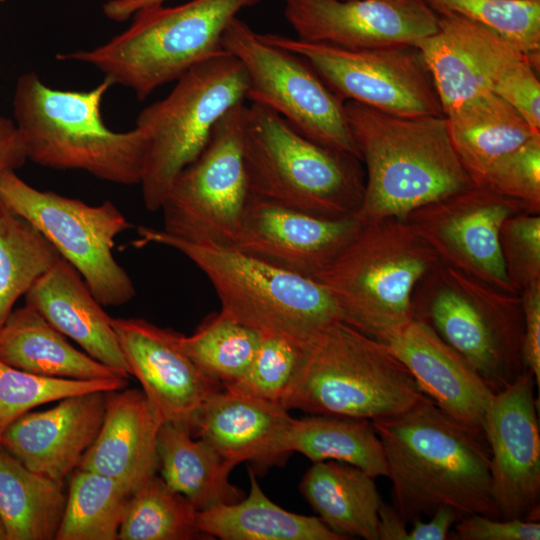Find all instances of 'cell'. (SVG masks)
<instances>
[{"mask_svg": "<svg viewBox=\"0 0 540 540\" xmlns=\"http://www.w3.org/2000/svg\"><path fill=\"white\" fill-rule=\"evenodd\" d=\"M372 423L391 481V505L405 523L430 517L441 507L453 508L460 519L472 514L501 518L482 431L456 421L427 396Z\"/></svg>", "mask_w": 540, "mask_h": 540, "instance_id": "1", "label": "cell"}, {"mask_svg": "<svg viewBox=\"0 0 540 540\" xmlns=\"http://www.w3.org/2000/svg\"><path fill=\"white\" fill-rule=\"evenodd\" d=\"M344 109L364 163V196L353 216L362 225L404 218L474 184L454 150L444 115L398 116L355 101H345Z\"/></svg>", "mask_w": 540, "mask_h": 540, "instance_id": "2", "label": "cell"}, {"mask_svg": "<svg viewBox=\"0 0 540 540\" xmlns=\"http://www.w3.org/2000/svg\"><path fill=\"white\" fill-rule=\"evenodd\" d=\"M112 85L104 78L87 91L60 90L44 84L35 72L20 75L13 115L27 159L46 168L82 170L115 184H139L145 136L136 127L116 132L104 123L102 101Z\"/></svg>", "mask_w": 540, "mask_h": 540, "instance_id": "3", "label": "cell"}, {"mask_svg": "<svg viewBox=\"0 0 540 540\" xmlns=\"http://www.w3.org/2000/svg\"><path fill=\"white\" fill-rule=\"evenodd\" d=\"M137 234L135 247L162 245L192 261L211 282L221 310L260 334L284 337L304 347L343 321L326 289L312 278L230 246L190 242L147 226L138 227Z\"/></svg>", "mask_w": 540, "mask_h": 540, "instance_id": "4", "label": "cell"}, {"mask_svg": "<svg viewBox=\"0 0 540 540\" xmlns=\"http://www.w3.org/2000/svg\"><path fill=\"white\" fill-rule=\"evenodd\" d=\"M439 263L406 219L385 218L362 225L312 279L326 289L345 323L387 343L414 319L415 287Z\"/></svg>", "mask_w": 540, "mask_h": 540, "instance_id": "5", "label": "cell"}, {"mask_svg": "<svg viewBox=\"0 0 540 540\" xmlns=\"http://www.w3.org/2000/svg\"><path fill=\"white\" fill-rule=\"evenodd\" d=\"M243 156L257 198L330 219L354 216L361 205V159L305 137L264 105L246 106Z\"/></svg>", "mask_w": 540, "mask_h": 540, "instance_id": "6", "label": "cell"}, {"mask_svg": "<svg viewBox=\"0 0 540 540\" xmlns=\"http://www.w3.org/2000/svg\"><path fill=\"white\" fill-rule=\"evenodd\" d=\"M262 0H191L137 11L131 24L90 50L58 53L59 61L93 66L143 101L194 66L222 53L223 33L241 10Z\"/></svg>", "mask_w": 540, "mask_h": 540, "instance_id": "7", "label": "cell"}, {"mask_svg": "<svg viewBox=\"0 0 540 540\" xmlns=\"http://www.w3.org/2000/svg\"><path fill=\"white\" fill-rule=\"evenodd\" d=\"M425 396L386 343L340 321L303 347L281 405L373 421L402 413Z\"/></svg>", "mask_w": 540, "mask_h": 540, "instance_id": "8", "label": "cell"}, {"mask_svg": "<svg viewBox=\"0 0 540 540\" xmlns=\"http://www.w3.org/2000/svg\"><path fill=\"white\" fill-rule=\"evenodd\" d=\"M412 307L414 319L462 355L495 394L527 370L521 294L440 262L416 285Z\"/></svg>", "mask_w": 540, "mask_h": 540, "instance_id": "9", "label": "cell"}, {"mask_svg": "<svg viewBox=\"0 0 540 540\" xmlns=\"http://www.w3.org/2000/svg\"><path fill=\"white\" fill-rule=\"evenodd\" d=\"M171 92L144 108L136 128L145 136L141 185L144 206L158 211L177 175L206 147L217 122L247 99L242 63L223 51L194 66Z\"/></svg>", "mask_w": 540, "mask_h": 540, "instance_id": "10", "label": "cell"}, {"mask_svg": "<svg viewBox=\"0 0 540 540\" xmlns=\"http://www.w3.org/2000/svg\"><path fill=\"white\" fill-rule=\"evenodd\" d=\"M0 197L51 242L103 307L121 306L135 297L134 283L112 251L116 237L133 225L112 201L89 205L42 191L15 171L0 175Z\"/></svg>", "mask_w": 540, "mask_h": 540, "instance_id": "11", "label": "cell"}, {"mask_svg": "<svg viewBox=\"0 0 540 540\" xmlns=\"http://www.w3.org/2000/svg\"><path fill=\"white\" fill-rule=\"evenodd\" d=\"M246 105L215 125L200 155L171 184L162 230L182 240L233 246L250 196L243 156Z\"/></svg>", "mask_w": 540, "mask_h": 540, "instance_id": "12", "label": "cell"}, {"mask_svg": "<svg viewBox=\"0 0 540 540\" xmlns=\"http://www.w3.org/2000/svg\"><path fill=\"white\" fill-rule=\"evenodd\" d=\"M221 45L245 68L247 99L272 109L305 137L360 158L344 102L305 59L265 41L238 17L225 29Z\"/></svg>", "mask_w": 540, "mask_h": 540, "instance_id": "13", "label": "cell"}, {"mask_svg": "<svg viewBox=\"0 0 540 540\" xmlns=\"http://www.w3.org/2000/svg\"><path fill=\"white\" fill-rule=\"evenodd\" d=\"M260 36L305 59L343 102L398 116L443 115L430 73L414 45L349 50L280 34Z\"/></svg>", "mask_w": 540, "mask_h": 540, "instance_id": "14", "label": "cell"}, {"mask_svg": "<svg viewBox=\"0 0 540 540\" xmlns=\"http://www.w3.org/2000/svg\"><path fill=\"white\" fill-rule=\"evenodd\" d=\"M530 212L515 199L472 184L409 212L406 219L441 263L500 290L515 293L504 266L500 229L511 216Z\"/></svg>", "mask_w": 540, "mask_h": 540, "instance_id": "15", "label": "cell"}, {"mask_svg": "<svg viewBox=\"0 0 540 540\" xmlns=\"http://www.w3.org/2000/svg\"><path fill=\"white\" fill-rule=\"evenodd\" d=\"M533 372L525 370L493 397L483 432L491 490L503 519L539 520L540 430Z\"/></svg>", "mask_w": 540, "mask_h": 540, "instance_id": "16", "label": "cell"}, {"mask_svg": "<svg viewBox=\"0 0 540 540\" xmlns=\"http://www.w3.org/2000/svg\"><path fill=\"white\" fill-rule=\"evenodd\" d=\"M284 16L297 39L349 50L414 45L438 29L425 0H284Z\"/></svg>", "mask_w": 540, "mask_h": 540, "instance_id": "17", "label": "cell"}, {"mask_svg": "<svg viewBox=\"0 0 540 540\" xmlns=\"http://www.w3.org/2000/svg\"><path fill=\"white\" fill-rule=\"evenodd\" d=\"M128 373L163 422L192 431L203 404L223 386L206 376L182 346L183 334L142 318H112Z\"/></svg>", "mask_w": 540, "mask_h": 540, "instance_id": "18", "label": "cell"}, {"mask_svg": "<svg viewBox=\"0 0 540 540\" xmlns=\"http://www.w3.org/2000/svg\"><path fill=\"white\" fill-rule=\"evenodd\" d=\"M353 216L330 219L250 194L233 248L281 269L313 278L354 238Z\"/></svg>", "mask_w": 540, "mask_h": 540, "instance_id": "19", "label": "cell"}, {"mask_svg": "<svg viewBox=\"0 0 540 540\" xmlns=\"http://www.w3.org/2000/svg\"><path fill=\"white\" fill-rule=\"evenodd\" d=\"M414 46L430 73L443 115L493 92L502 75L526 58L490 28L450 13L439 14L437 31Z\"/></svg>", "mask_w": 540, "mask_h": 540, "instance_id": "20", "label": "cell"}, {"mask_svg": "<svg viewBox=\"0 0 540 540\" xmlns=\"http://www.w3.org/2000/svg\"><path fill=\"white\" fill-rule=\"evenodd\" d=\"M104 412L105 392L72 395L16 419L2 433L0 446L30 470L63 483L96 439Z\"/></svg>", "mask_w": 540, "mask_h": 540, "instance_id": "21", "label": "cell"}, {"mask_svg": "<svg viewBox=\"0 0 540 540\" xmlns=\"http://www.w3.org/2000/svg\"><path fill=\"white\" fill-rule=\"evenodd\" d=\"M386 344L422 392L442 411L483 432L485 415L495 393L462 355L418 319H413Z\"/></svg>", "mask_w": 540, "mask_h": 540, "instance_id": "22", "label": "cell"}, {"mask_svg": "<svg viewBox=\"0 0 540 540\" xmlns=\"http://www.w3.org/2000/svg\"><path fill=\"white\" fill-rule=\"evenodd\" d=\"M293 417L281 404L221 389L198 412L192 435L213 446L234 466L284 462Z\"/></svg>", "mask_w": 540, "mask_h": 540, "instance_id": "23", "label": "cell"}, {"mask_svg": "<svg viewBox=\"0 0 540 540\" xmlns=\"http://www.w3.org/2000/svg\"><path fill=\"white\" fill-rule=\"evenodd\" d=\"M163 423L142 390L105 392L100 431L78 468L113 478L133 492L159 470L157 438Z\"/></svg>", "mask_w": 540, "mask_h": 540, "instance_id": "24", "label": "cell"}, {"mask_svg": "<svg viewBox=\"0 0 540 540\" xmlns=\"http://www.w3.org/2000/svg\"><path fill=\"white\" fill-rule=\"evenodd\" d=\"M56 330L88 355L129 378L127 363L110 317L79 272L62 256L24 295Z\"/></svg>", "mask_w": 540, "mask_h": 540, "instance_id": "25", "label": "cell"}, {"mask_svg": "<svg viewBox=\"0 0 540 540\" xmlns=\"http://www.w3.org/2000/svg\"><path fill=\"white\" fill-rule=\"evenodd\" d=\"M0 361L46 377L76 380L125 378L73 347L66 336L26 303L13 309L0 327Z\"/></svg>", "mask_w": 540, "mask_h": 540, "instance_id": "26", "label": "cell"}, {"mask_svg": "<svg viewBox=\"0 0 540 540\" xmlns=\"http://www.w3.org/2000/svg\"><path fill=\"white\" fill-rule=\"evenodd\" d=\"M374 477L343 462H314L299 484L320 520L344 540H379L382 503Z\"/></svg>", "mask_w": 540, "mask_h": 540, "instance_id": "27", "label": "cell"}, {"mask_svg": "<svg viewBox=\"0 0 540 540\" xmlns=\"http://www.w3.org/2000/svg\"><path fill=\"white\" fill-rule=\"evenodd\" d=\"M444 116L454 150L476 185L483 184L499 158L540 133L493 92L473 98Z\"/></svg>", "mask_w": 540, "mask_h": 540, "instance_id": "28", "label": "cell"}, {"mask_svg": "<svg viewBox=\"0 0 540 540\" xmlns=\"http://www.w3.org/2000/svg\"><path fill=\"white\" fill-rule=\"evenodd\" d=\"M157 451L162 479L198 512L244 498L243 491L229 480L234 465L189 429L164 422Z\"/></svg>", "mask_w": 540, "mask_h": 540, "instance_id": "29", "label": "cell"}, {"mask_svg": "<svg viewBox=\"0 0 540 540\" xmlns=\"http://www.w3.org/2000/svg\"><path fill=\"white\" fill-rule=\"evenodd\" d=\"M249 478L247 497L198 512L203 535L223 540H344L319 517L296 514L271 501L251 469Z\"/></svg>", "mask_w": 540, "mask_h": 540, "instance_id": "30", "label": "cell"}, {"mask_svg": "<svg viewBox=\"0 0 540 540\" xmlns=\"http://www.w3.org/2000/svg\"><path fill=\"white\" fill-rule=\"evenodd\" d=\"M66 497L63 483L0 449V520L7 540H54Z\"/></svg>", "mask_w": 540, "mask_h": 540, "instance_id": "31", "label": "cell"}, {"mask_svg": "<svg viewBox=\"0 0 540 540\" xmlns=\"http://www.w3.org/2000/svg\"><path fill=\"white\" fill-rule=\"evenodd\" d=\"M285 450L298 452L313 463L334 460L353 465L370 476L387 477L383 447L368 419L312 414L292 419Z\"/></svg>", "mask_w": 540, "mask_h": 540, "instance_id": "32", "label": "cell"}, {"mask_svg": "<svg viewBox=\"0 0 540 540\" xmlns=\"http://www.w3.org/2000/svg\"><path fill=\"white\" fill-rule=\"evenodd\" d=\"M131 494L113 478L77 468L72 473L55 539L118 540Z\"/></svg>", "mask_w": 540, "mask_h": 540, "instance_id": "33", "label": "cell"}, {"mask_svg": "<svg viewBox=\"0 0 540 540\" xmlns=\"http://www.w3.org/2000/svg\"><path fill=\"white\" fill-rule=\"evenodd\" d=\"M60 256L30 221L0 197V327L16 301Z\"/></svg>", "mask_w": 540, "mask_h": 540, "instance_id": "34", "label": "cell"}, {"mask_svg": "<svg viewBox=\"0 0 540 540\" xmlns=\"http://www.w3.org/2000/svg\"><path fill=\"white\" fill-rule=\"evenodd\" d=\"M198 511L163 479L153 476L136 488L127 503L118 540H189L203 536Z\"/></svg>", "mask_w": 540, "mask_h": 540, "instance_id": "35", "label": "cell"}, {"mask_svg": "<svg viewBox=\"0 0 540 540\" xmlns=\"http://www.w3.org/2000/svg\"><path fill=\"white\" fill-rule=\"evenodd\" d=\"M261 334L220 310L207 316L190 336L185 352L209 378L223 387L243 376L257 352Z\"/></svg>", "mask_w": 540, "mask_h": 540, "instance_id": "36", "label": "cell"}, {"mask_svg": "<svg viewBox=\"0 0 540 540\" xmlns=\"http://www.w3.org/2000/svg\"><path fill=\"white\" fill-rule=\"evenodd\" d=\"M437 14H457L495 31L538 72L540 0H425Z\"/></svg>", "mask_w": 540, "mask_h": 540, "instance_id": "37", "label": "cell"}, {"mask_svg": "<svg viewBox=\"0 0 540 540\" xmlns=\"http://www.w3.org/2000/svg\"><path fill=\"white\" fill-rule=\"evenodd\" d=\"M126 386V378L76 380L46 377L0 361V437L12 422L35 407L72 395L107 392Z\"/></svg>", "mask_w": 540, "mask_h": 540, "instance_id": "38", "label": "cell"}, {"mask_svg": "<svg viewBox=\"0 0 540 540\" xmlns=\"http://www.w3.org/2000/svg\"><path fill=\"white\" fill-rule=\"evenodd\" d=\"M303 347L280 336L261 334L257 352L241 378L223 388L281 404L298 371Z\"/></svg>", "mask_w": 540, "mask_h": 540, "instance_id": "39", "label": "cell"}, {"mask_svg": "<svg viewBox=\"0 0 540 540\" xmlns=\"http://www.w3.org/2000/svg\"><path fill=\"white\" fill-rule=\"evenodd\" d=\"M482 185L540 214V133L493 163Z\"/></svg>", "mask_w": 540, "mask_h": 540, "instance_id": "40", "label": "cell"}, {"mask_svg": "<svg viewBox=\"0 0 540 540\" xmlns=\"http://www.w3.org/2000/svg\"><path fill=\"white\" fill-rule=\"evenodd\" d=\"M500 248L509 283L521 294L540 281V214L522 212L500 229Z\"/></svg>", "mask_w": 540, "mask_h": 540, "instance_id": "41", "label": "cell"}, {"mask_svg": "<svg viewBox=\"0 0 540 540\" xmlns=\"http://www.w3.org/2000/svg\"><path fill=\"white\" fill-rule=\"evenodd\" d=\"M493 93L514 107L534 131L540 132V82L526 58L503 74Z\"/></svg>", "mask_w": 540, "mask_h": 540, "instance_id": "42", "label": "cell"}, {"mask_svg": "<svg viewBox=\"0 0 540 540\" xmlns=\"http://www.w3.org/2000/svg\"><path fill=\"white\" fill-rule=\"evenodd\" d=\"M452 536L450 539L456 540H539L540 524L472 514L455 523Z\"/></svg>", "mask_w": 540, "mask_h": 540, "instance_id": "43", "label": "cell"}, {"mask_svg": "<svg viewBox=\"0 0 540 540\" xmlns=\"http://www.w3.org/2000/svg\"><path fill=\"white\" fill-rule=\"evenodd\" d=\"M524 319L523 359L540 385V281L521 293Z\"/></svg>", "mask_w": 540, "mask_h": 540, "instance_id": "44", "label": "cell"}, {"mask_svg": "<svg viewBox=\"0 0 540 540\" xmlns=\"http://www.w3.org/2000/svg\"><path fill=\"white\" fill-rule=\"evenodd\" d=\"M27 160L25 146L14 120L0 115V175L16 171Z\"/></svg>", "mask_w": 540, "mask_h": 540, "instance_id": "45", "label": "cell"}, {"mask_svg": "<svg viewBox=\"0 0 540 540\" xmlns=\"http://www.w3.org/2000/svg\"><path fill=\"white\" fill-rule=\"evenodd\" d=\"M460 519L458 513L451 507H441L436 510L430 520H414L409 531L408 540H445L449 539L450 528Z\"/></svg>", "mask_w": 540, "mask_h": 540, "instance_id": "46", "label": "cell"}, {"mask_svg": "<svg viewBox=\"0 0 540 540\" xmlns=\"http://www.w3.org/2000/svg\"><path fill=\"white\" fill-rule=\"evenodd\" d=\"M379 540H408L409 531L394 507L382 501L379 511Z\"/></svg>", "mask_w": 540, "mask_h": 540, "instance_id": "47", "label": "cell"}, {"mask_svg": "<svg viewBox=\"0 0 540 540\" xmlns=\"http://www.w3.org/2000/svg\"><path fill=\"white\" fill-rule=\"evenodd\" d=\"M173 0H108L102 5L103 14L112 21L123 22L137 11Z\"/></svg>", "mask_w": 540, "mask_h": 540, "instance_id": "48", "label": "cell"}, {"mask_svg": "<svg viewBox=\"0 0 540 540\" xmlns=\"http://www.w3.org/2000/svg\"><path fill=\"white\" fill-rule=\"evenodd\" d=\"M0 540H7L6 539V532H5V529H4V526L0 520Z\"/></svg>", "mask_w": 540, "mask_h": 540, "instance_id": "49", "label": "cell"}, {"mask_svg": "<svg viewBox=\"0 0 540 540\" xmlns=\"http://www.w3.org/2000/svg\"><path fill=\"white\" fill-rule=\"evenodd\" d=\"M4 1H5V0H0V3H1V2H4Z\"/></svg>", "mask_w": 540, "mask_h": 540, "instance_id": "50", "label": "cell"}]
</instances>
